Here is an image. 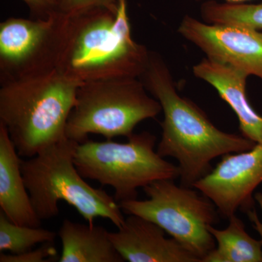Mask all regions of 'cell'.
Listing matches in <instances>:
<instances>
[{"instance_id": "1", "label": "cell", "mask_w": 262, "mask_h": 262, "mask_svg": "<svg viewBox=\"0 0 262 262\" xmlns=\"http://www.w3.org/2000/svg\"><path fill=\"white\" fill-rule=\"evenodd\" d=\"M139 79L161 105L164 119L157 152L178 161L181 185L193 187L213 169L215 158L256 145L242 135L220 130L196 103L181 96L159 53L150 51L147 67Z\"/></svg>"}, {"instance_id": "15", "label": "cell", "mask_w": 262, "mask_h": 262, "mask_svg": "<svg viewBox=\"0 0 262 262\" xmlns=\"http://www.w3.org/2000/svg\"><path fill=\"white\" fill-rule=\"evenodd\" d=\"M224 229L210 225L208 230L215 241V247L203 262H261V241L246 232L245 224L237 215L229 219Z\"/></svg>"}, {"instance_id": "3", "label": "cell", "mask_w": 262, "mask_h": 262, "mask_svg": "<svg viewBox=\"0 0 262 262\" xmlns=\"http://www.w3.org/2000/svg\"><path fill=\"white\" fill-rule=\"evenodd\" d=\"M82 84L57 69L0 83V122L20 157L32 158L67 138V120Z\"/></svg>"}, {"instance_id": "9", "label": "cell", "mask_w": 262, "mask_h": 262, "mask_svg": "<svg viewBox=\"0 0 262 262\" xmlns=\"http://www.w3.org/2000/svg\"><path fill=\"white\" fill-rule=\"evenodd\" d=\"M262 183V144L239 152L228 153L195 188L214 204L219 214L229 220L237 211L255 208L253 192Z\"/></svg>"}, {"instance_id": "7", "label": "cell", "mask_w": 262, "mask_h": 262, "mask_svg": "<svg viewBox=\"0 0 262 262\" xmlns=\"http://www.w3.org/2000/svg\"><path fill=\"white\" fill-rule=\"evenodd\" d=\"M163 179L143 188L148 199L121 201L122 212L151 221L196 256L200 261L215 247L208 227L218 218L213 203L194 187Z\"/></svg>"}, {"instance_id": "18", "label": "cell", "mask_w": 262, "mask_h": 262, "mask_svg": "<svg viewBox=\"0 0 262 262\" xmlns=\"http://www.w3.org/2000/svg\"><path fill=\"white\" fill-rule=\"evenodd\" d=\"M58 13L69 17L96 8H104L117 13V0H51Z\"/></svg>"}, {"instance_id": "4", "label": "cell", "mask_w": 262, "mask_h": 262, "mask_svg": "<svg viewBox=\"0 0 262 262\" xmlns=\"http://www.w3.org/2000/svg\"><path fill=\"white\" fill-rule=\"evenodd\" d=\"M78 144L65 138L21 160L20 169L34 211L39 220H51L59 213V201H64L89 225L101 217L119 229L125 220L119 203L104 190L91 187L76 168L74 156Z\"/></svg>"}, {"instance_id": "10", "label": "cell", "mask_w": 262, "mask_h": 262, "mask_svg": "<svg viewBox=\"0 0 262 262\" xmlns=\"http://www.w3.org/2000/svg\"><path fill=\"white\" fill-rule=\"evenodd\" d=\"M178 32L207 58L262 81V32L230 25H214L185 15Z\"/></svg>"}, {"instance_id": "20", "label": "cell", "mask_w": 262, "mask_h": 262, "mask_svg": "<svg viewBox=\"0 0 262 262\" xmlns=\"http://www.w3.org/2000/svg\"><path fill=\"white\" fill-rule=\"evenodd\" d=\"M30 10L31 18L47 19L57 13L51 0H23Z\"/></svg>"}, {"instance_id": "11", "label": "cell", "mask_w": 262, "mask_h": 262, "mask_svg": "<svg viewBox=\"0 0 262 262\" xmlns=\"http://www.w3.org/2000/svg\"><path fill=\"white\" fill-rule=\"evenodd\" d=\"M108 236L124 261L129 262H201L154 222L129 215L117 232Z\"/></svg>"}, {"instance_id": "19", "label": "cell", "mask_w": 262, "mask_h": 262, "mask_svg": "<svg viewBox=\"0 0 262 262\" xmlns=\"http://www.w3.org/2000/svg\"><path fill=\"white\" fill-rule=\"evenodd\" d=\"M58 251L54 243H46L40 247L20 254L1 252L0 262H49L57 261Z\"/></svg>"}, {"instance_id": "14", "label": "cell", "mask_w": 262, "mask_h": 262, "mask_svg": "<svg viewBox=\"0 0 262 262\" xmlns=\"http://www.w3.org/2000/svg\"><path fill=\"white\" fill-rule=\"evenodd\" d=\"M58 236L61 241V262H122L106 229L64 220Z\"/></svg>"}, {"instance_id": "5", "label": "cell", "mask_w": 262, "mask_h": 262, "mask_svg": "<svg viewBox=\"0 0 262 262\" xmlns=\"http://www.w3.org/2000/svg\"><path fill=\"white\" fill-rule=\"evenodd\" d=\"M147 92L135 77L84 82L77 90L66 136L79 144L89 140L91 134L108 140L117 136L128 139L138 124L155 118L162 112L159 101Z\"/></svg>"}, {"instance_id": "16", "label": "cell", "mask_w": 262, "mask_h": 262, "mask_svg": "<svg viewBox=\"0 0 262 262\" xmlns=\"http://www.w3.org/2000/svg\"><path fill=\"white\" fill-rule=\"evenodd\" d=\"M201 15L203 21L208 24L236 26L262 30V3H221L210 0L202 4Z\"/></svg>"}, {"instance_id": "8", "label": "cell", "mask_w": 262, "mask_h": 262, "mask_svg": "<svg viewBox=\"0 0 262 262\" xmlns=\"http://www.w3.org/2000/svg\"><path fill=\"white\" fill-rule=\"evenodd\" d=\"M67 16L9 18L0 24V83L41 75L56 67Z\"/></svg>"}, {"instance_id": "17", "label": "cell", "mask_w": 262, "mask_h": 262, "mask_svg": "<svg viewBox=\"0 0 262 262\" xmlns=\"http://www.w3.org/2000/svg\"><path fill=\"white\" fill-rule=\"evenodd\" d=\"M57 234L53 231L39 227L13 223L0 211V251L12 254L27 252L36 245L54 243Z\"/></svg>"}, {"instance_id": "2", "label": "cell", "mask_w": 262, "mask_h": 262, "mask_svg": "<svg viewBox=\"0 0 262 262\" xmlns=\"http://www.w3.org/2000/svg\"><path fill=\"white\" fill-rule=\"evenodd\" d=\"M117 13L96 8L67 17L56 69L84 82L139 78L150 51L131 35L127 0H117Z\"/></svg>"}, {"instance_id": "6", "label": "cell", "mask_w": 262, "mask_h": 262, "mask_svg": "<svg viewBox=\"0 0 262 262\" xmlns=\"http://www.w3.org/2000/svg\"><path fill=\"white\" fill-rule=\"evenodd\" d=\"M157 137L148 131L133 134L126 143L88 140L76 148L74 162L84 179L115 189L117 203L136 200L138 189L180 177L178 165L155 151Z\"/></svg>"}, {"instance_id": "22", "label": "cell", "mask_w": 262, "mask_h": 262, "mask_svg": "<svg viewBox=\"0 0 262 262\" xmlns=\"http://www.w3.org/2000/svg\"><path fill=\"white\" fill-rule=\"evenodd\" d=\"M226 3H243L246 1H250V0H225Z\"/></svg>"}, {"instance_id": "21", "label": "cell", "mask_w": 262, "mask_h": 262, "mask_svg": "<svg viewBox=\"0 0 262 262\" xmlns=\"http://www.w3.org/2000/svg\"><path fill=\"white\" fill-rule=\"evenodd\" d=\"M254 198L255 201H256V203H257L260 211H261V218H260L255 208L246 212V214L247 215L248 220L251 222L253 228L259 235L260 241H261L262 244V192H256L254 194Z\"/></svg>"}, {"instance_id": "12", "label": "cell", "mask_w": 262, "mask_h": 262, "mask_svg": "<svg viewBox=\"0 0 262 262\" xmlns=\"http://www.w3.org/2000/svg\"><path fill=\"white\" fill-rule=\"evenodd\" d=\"M193 74L213 86L228 103L238 119L241 135L256 144H262V116L253 108L246 96V80L249 76L208 58L193 67Z\"/></svg>"}, {"instance_id": "13", "label": "cell", "mask_w": 262, "mask_h": 262, "mask_svg": "<svg viewBox=\"0 0 262 262\" xmlns=\"http://www.w3.org/2000/svg\"><path fill=\"white\" fill-rule=\"evenodd\" d=\"M20 155L0 122V208L13 223L40 227L20 169Z\"/></svg>"}]
</instances>
